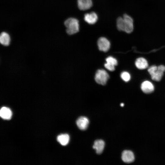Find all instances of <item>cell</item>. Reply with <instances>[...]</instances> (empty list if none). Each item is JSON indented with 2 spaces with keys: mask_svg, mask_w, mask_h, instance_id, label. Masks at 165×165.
<instances>
[{
  "mask_svg": "<svg viewBox=\"0 0 165 165\" xmlns=\"http://www.w3.org/2000/svg\"><path fill=\"white\" fill-rule=\"evenodd\" d=\"M116 27L119 31L127 33H131L134 29V20L132 17L126 14L118 17L116 20Z\"/></svg>",
  "mask_w": 165,
  "mask_h": 165,
  "instance_id": "obj_1",
  "label": "cell"
},
{
  "mask_svg": "<svg viewBox=\"0 0 165 165\" xmlns=\"http://www.w3.org/2000/svg\"><path fill=\"white\" fill-rule=\"evenodd\" d=\"M64 24L67 28L66 32L68 35L74 34L79 31V21L76 18H69L65 20Z\"/></svg>",
  "mask_w": 165,
  "mask_h": 165,
  "instance_id": "obj_2",
  "label": "cell"
},
{
  "mask_svg": "<svg viewBox=\"0 0 165 165\" xmlns=\"http://www.w3.org/2000/svg\"><path fill=\"white\" fill-rule=\"evenodd\" d=\"M148 70L152 79L155 81H159L162 77L165 71V66L163 65L158 66L152 65L148 68Z\"/></svg>",
  "mask_w": 165,
  "mask_h": 165,
  "instance_id": "obj_3",
  "label": "cell"
},
{
  "mask_svg": "<svg viewBox=\"0 0 165 165\" xmlns=\"http://www.w3.org/2000/svg\"><path fill=\"white\" fill-rule=\"evenodd\" d=\"M109 78V75L105 70L103 69H99L96 72L95 79L96 82L98 84L105 85Z\"/></svg>",
  "mask_w": 165,
  "mask_h": 165,
  "instance_id": "obj_4",
  "label": "cell"
},
{
  "mask_svg": "<svg viewBox=\"0 0 165 165\" xmlns=\"http://www.w3.org/2000/svg\"><path fill=\"white\" fill-rule=\"evenodd\" d=\"M97 45L100 50L106 52L109 49L110 43L106 38L102 37L98 39L97 41Z\"/></svg>",
  "mask_w": 165,
  "mask_h": 165,
  "instance_id": "obj_5",
  "label": "cell"
},
{
  "mask_svg": "<svg viewBox=\"0 0 165 165\" xmlns=\"http://www.w3.org/2000/svg\"><path fill=\"white\" fill-rule=\"evenodd\" d=\"M84 20L88 24H93L97 21L98 16L97 14L94 12L87 13L85 14L84 17Z\"/></svg>",
  "mask_w": 165,
  "mask_h": 165,
  "instance_id": "obj_6",
  "label": "cell"
},
{
  "mask_svg": "<svg viewBox=\"0 0 165 165\" xmlns=\"http://www.w3.org/2000/svg\"><path fill=\"white\" fill-rule=\"evenodd\" d=\"M122 159L125 163H132L134 161L135 159L134 154L131 151L124 150L122 153Z\"/></svg>",
  "mask_w": 165,
  "mask_h": 165,
  "instance_id": "obj_7",
  "label": "cell"
},
{
  "mask_svg": "<svg viewBox=\"0 0 165 165\" xmlns=\"http://www.w3.org/2000/svg\"><path fill=\"white\" fill-rule=\"evenodd\" d=\"M77 3L79 9L82 10L89 9L93 4L92 0H77Z\"/></svg>",
  "mask_w": 165,
  "mask_h": 165,
  "instance_id": "obj_8",
  "label": "cell"
},
{
  "mask_svg": "<svg viewBox=\"0 0 165 165\" xmlns=\"http://www.w3.org/2000/svg\"><path fill=\"white\" fill-rule=\"evenodd\" d=\"M106 63L105 64V67L108 70L113 71L115 70V66L117 64V60L114 57L109 56L106 59Z\"/></svg>",
  "mask_w": 165,
  "mask_h": 165,
  "instance_id": "obj_9",
  "label": "cell"
},
{
  "mask_svg": "<svg viewBox=\"0 0 165 165\" xmlns=\"http://www.w3.org/2000/svg\"><path fill=\"white\" fill-rule=\"evenodd\" d=\"M77 125L82 130H86L89 124V120L87 118L84 116H80L76 121Z\"/></svg>",
  "mask_w": 165,
  "mask_h": 165,
  "instance_id": "obj_10",
  "label": "cell"
},
{
  "mask_svg": "<svg viewBox=\"0 0 165 165\" xmlns=\"http://www.w3.org/2000/svg\"><path fill=\"white\" fill-rule=\"evenodd\" d=\"M141 89L144 93L149 94L152 92L154 90V86L150 81H145L141 84Z\"/></svg>",
  "mask_w": 165,
  "mask_h": 165,
  "instance_id": "obj_11",
  "label": "cell"
},
{
  "mask_svg": "<svg viewBox=\"0 0 165 165\" xmlns=\"http://www.w3.org/2000/svg\"><path fill=\"white\" fill-rule=\"evenodd\" d=\"M105 145L104 141L102 140H97L95 141L93 148L96 150L97 154H100L103 151Z\"/></svg>",
  "mask_w": 165,
  "mask_h": 165,
  "instance_id": "obj_12",
  "label": "cell"
},
{
  "mask_svg": "<svg viewBox=\"0 0 165 165\" xmlns=\"http://www.w3.org/2000/svg\"><path fill=\"white\" fill-rule=\"evenodd\" d=\"M12 112L10 109L6 107H2L0 111L1 117L4 119H10L12 116Z\"/></svg>",
  "mask_w": 165,
  "mask_h": 165,
  "instance_id": "obj_13",
  "label": "cell"
},
{
  "mask_svg": "<svg viewBox=\"0 0 165 165\" xmlns=\"http://www.w3.org/2000/svg\"><path fill=\"white\" fill-rule=\"evenodd\" d=\"M135 64L136 67L140 69H145L148 66L147 60L143 57L137 58L135 62Z\"/></svg>",
  "mask_w": 165,
  "mask_h": 165,
  "instance_id": "obj_14",
  "label": "cell"
},
{
  "mask_svg": "<svg viewBox=\"0 0 165 165\" xmlns=\"http://www.w3.org/2000/svg\"><path fill=\"white\" fill-rule=\"evenodd\" d=\"M0 43L4 46H8L10 42V37L9 35L7 33L3 32L1 33L0 36Z\"/></svg>",
  "mask_w": 165,
  "mask_h": 165,
  "instance_id": "obj_15",
  "label": "cell"
},
{
  "mask_svg": "<svg viewBox=\"0 0 165 165\" xmlns=\"http://www.w3.org/2000/svg\"><path fill=\"white\" fill-rule=\"evenodd\" d=\"M57 140L61 145H66L68 143L69 137L67 134H61L57 137Z\"/></svg>",
  "mask_w": 165,
  "mask_h": 165,
  "instance_id": "obj_16",
  "label": "cell"
},
{
  "mask_svg": "<svg viewBox=\"0 0 165 165\" xmlns=\"http://www.w3.org/2000/svg\"><path fill=\"white\" fill-rule=\"evenodd\" d=\"M121 77L123 80L126 82L129 81L130 79V74L126 72H122L121 74Z\"/></svg>",
  "mask_w": 165,
  "mask_h": 165,
  "instance_id": "obj_17",
  "label": "cell"
},
{
  "mask_svg": "<svg viewBox=\"0 0 165 165\" xmlns=\"http://www.w3.org/2000/svg\"><path fill=\"white\" fill-rule=\"evenodd\" d=\"M120 105L121 106H124V104L123 103H121V104H120Z\"/></svg>",
  "mask_w": 165,
  "mask_h": 165,
  "instance_id": "obj_18",
  "label": "cell"
}]
</instances>
